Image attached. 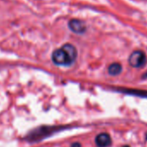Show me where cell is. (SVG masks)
Here are the masks:
<instances>
[{"mask_svg":"<svg viewBox=\"0 0 147 147\" xmlns=\"http://www.w3.org/2000/svg\"><path fill=\"white\" fill-rule=\"evenodd\" d=\"M76 48L71 43H65L60 49H55L51 55L52 61L58 66H70L77 59Z\"/></svg>","mask_w":147,"mask_h":147,"instance_id":"obj_1","label":"cell"},{"mask_svg":"<svg viewBox=\"0 0 147 147\" xmlns=\"http://www.w3.org/2000/svg\"><path fill=\"white\" fill-rule=\"evenodd\" d=\"M64 128L61 125H41L30 131L24 137V139L30 143H36L64 130Z\"/></svg>","mask_w":147,"mask_h":147,"instance_id":"obj_2","label":"cell"},{"mask_svg":"<svg viewBox=\"0 0 147 147\" xmlns=\"http://www.w3.org/2000/svg\"><path fill=\"white\" fill-rule=\"evenodd\" d=\"M147 61V58H146V55L144 51L142 50H135L133 51L129 58H128V62L129 65L132 67H136V68H140L143 67Z\"/></svg>","mask_w":147,"mask_h":147,"instance_id":"obj_3","label":"cell"},{"mask_svg":"<svg viewBox=\"0 0 147 147\" xmlns=\"http://www.w3.org/2000/svg\"><path fill=\"white\" fill-rule=\"evenodd\" d=\"M68 28L71 31L76 34H83L86 31V24L80 19H71L68 22Z\"/></svg>","mask_w":147,"mask_h":147,"instance_id":"obj_4","label":"cell"},{"mask_svg":"<svg viewBox=\"0 0 147 147\" xmlns=\"http://www.w3.org/2000/svg\"><path fill=\"white\" fill-rule=\"evenodd\" d=\"M95 144L98 147H107L112 144V139L107 133H100L95 138Z\"/></svg>","mask_w":147,"mask_h":147,"instance_id":"obj_5","label":"cell"},{"mask_svg":"<svg viewBox=\"0 0 147 147\" xmlns=\"http://www.w3.org/2000/svg\"><path fill=\"white\" fill-rule=\"evenodd\" d=\"M108 74L112 76H119V74L122 72V65L119 62H113L109 65L107 68Z\"/></svg>","mask_w":147,"mask_h":147,"instance_id":"obj_6","label":"cell"},{"mask_svg":"<svg viewBox=\"0 0 147 147\" xmlns=\"http://www.w3.org/2000/svg\"><path fill=\"white\" fill-rule=\"evenodd\" d=\"M120 92H124L125 94H133V95H137V96H140V97H146L147 98V91H143V90H136V89H119Z\"/></svg>","mask_w":147,"mask_h":147,"instance_id":"obj_7","label":"cell"},{"mask_svg":"<svg viewBox=\"0 0 147 147\" xmlns=\"http://www.w3.org/2000/svg\"><path fill=\"white\" fill-rule=\"evenodd\" d=\"M71 147H82V144L78 142H75L71 144Z\"/></svg>","mask_w":147,"mask_h":147,"instance_id":"obj_8","label":"cell"},{"mask_svg":"<svg viewBox=\"0 0 147 147\" xmlns=\"http://www.w3.org/2000/svg\"><path fill=\"white\" fill-rule=\"evenodd\" d=\"M123 147H130V146H129V145H124Z\"/></svg>","mask_w":147,"mask_h":147,"instance_id":"obj_9","label":"cell"},{"mask_svg":"<svg viewBox=\"0 0 147 147\" xmlns=\"http://www.w3.org/2000/svg\"><path fill=\"white\" fill-rule=\"evenodd\" d=\"M146 137H147V136H146Z\"/></svg>","mask_w":147,"mask_h":147,"instance_id":"obj_10","label":"cell"}]
</instances>
